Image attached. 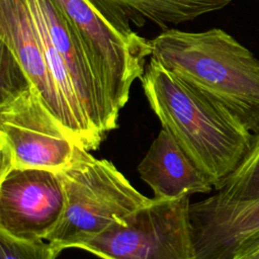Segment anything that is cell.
Segmentation results:
<instances>
[{
  "label": "cell",
  "instance_id": "30bf717a",
  "mask_svg": "<svg viewBox=\"0 0 259 259\" xmlns=\"http://www.w3.org/2000/svg\"><path fill=\"white\" fill-rule=\"evenodd\" d=\"M195 259H234L259 242V200L242 202L217 193L189 206Z\"/></svg>",
  "mask_w": 259,
  "mask_h": 259
},
{
  "label": "cell",
  "instance_id": "7a4b0ae2",
  "mask_svg": "<svg viewBox=\"0 0 259 259\" xmlns=\"http://www.w3.org/2000/svg\"><path fill=\"white\" fill-rule=\"evenodd\" d=\"M150 58L259 133V59L221 28L162 31Z\"/></svg>",
  "mask_w": 259,
  "mask_h": 259
},
{
  "label": "cell",
  "instance_id": "5bb4252c",
  "mask_svg": "<svg viewBox=\"0 0 259 259\" xmlns=\"http://www.w3.org/2000/svg\"><path fill=\"white\" fill-rule=\"evenodd\" d=\"M62 250L44 240H22L0 231V259H56Z\"/></svg>",
  "mask_w": 259,
  "mask_h": 259
},
{
  "label": "cell",
  "instance_id": "8fae6325",
  "mask_svg": "<svg viewBox=\"0 0 259 259\" xmlns=\"http://www.w3.org/2000/svg\"><path fill=\"white\" fill-rule=\"evenodd\" d=\"M138 172L156 199L208 193L213 188L207 176L163 127L139 164Z\"/></svg>",
  "mask_w": 259,
  "mask_h": 259
},
{
  "label": "cell",
  "instance_id": "5b68a950",
  "mask_svg": "<svg viewBox=\"0 0 259 259\" xmlns=\"http://www.w3.org/2000/svg\"><path fill=\"white\" fill-rule=\"evenodd\" d=\"M189 196L151 198L78 248L102 259H195Z\"/></svg>",
  "mask_w": 259,
  "mask_h": 259
},
{
  "label": "cell",
  "instance_id": "6da1fadb",
  "mask_svg": "<svg viewBox=\"0 0 259 259\" xmlns=\"http://www.w3.org/2000/svg\"><path fill=\"white\" fill-rule=\"evenodd\" d=\"M140 79L163 128L220 189L247 154L253 134L219 102L152 59Z\"/></svg>",
  "mask_w": 259,
  "mask_h": 259
},
{
  "label": "cell",
  "instance_id": "3957f363",
  "mask_svg": "<svg viewBox=\"0 0 259 259\" xmlns=\"http://www.w3.org/2000/svg\"><path fill=\"white\" fill-rule=\"evenodd\" d=\"M65 191L62 219L47 241L61 250L78 246L148 203L116 167L76 145L70 163L57 173Z\"/></svg>",
  "mask_w": 259,
  "mask_h": 259
},
{
  "label": "cell",
  "instance_id": "9c48e42d",
  "mask_svg": "<svg viewBox=\"0 0 259 259\" xmlns=\"http://www.w3.org/2000/svg\"><path fill=\"white\" fill-rule=\"evenodd\" d=\"M65 202L56 172L10 170L0 176V231L22 240H46L60 223Z\"/></svg>",
  "mask_w": 259,
  "mask_h": 259
},
{
  "label": "cell",
  "instance_id": "8992f818",
  "mask_svg": "<svg viewBox=\"0 0 259 259\" xmlns=\"http://www.w3.org/2000/svg\"><path fill=\"white\" fill-rule=\"evenodd\" d=\"M76 145L31 86L0 94V176L28 168L58 173Z\"/></svg>",
  "mask_w": 259,
  "mask_h": 259
},
{
  "label": "cell",
  "instance_id": "4fadbf2b",
  "mask_svg": "<svg viewBox=\"0 0 259 259\" xmlns=\"http://www.w3.org/2000/svg\"><path fill=\"white\" fill-rule=\"evenodd\" d=\"M217 194L233 201L259 200V133L253 135L247 154Z\"/></svg>",
  "mask_w": 259,
  "mask_h": 259
},
{
  "label": "cell",
  "instance_id": "7c38bea8",
  "mask_svg": "<svg viewBox=\"0 0 259 259\" xmlns=\"http://www.w3.org/2000/svg\"><path fill=\"white\" fill-rule=\"evenodd\" d=\"M112 10L142 26L151 21L159 26L179 24L221 10L233 0H100Z\"/></svg>",
  "mask_w": 259,
  "mask_h": 259
},
{
  "label": "cell",
  "instance_id": "277c9868",
  "mask_svg": "<svg viewBox=\"0 0 259 259\" xmlns=\"http://www.w3.org/2000/svg\"><path fill=\"white\" fill-rule=\"evenodd\" d=\"M80 35L114 109L119 113L141 78L151 41L100 0H56Z\"/></svg>",
  "mask_w": 259,
  "mask_h": 259
},
{
  "label": "cell",
  "instance_id": "52a82bcc",
  "mask_svg": "<svg viewBox=\"0 0 259 259\" xmlns=\"http://www.w3.org/2000/svg\"><path fill=\"white\" fill-rule=\"evenodd\" d=\"M0 66L18 72L75 143L89 151L82 128L52 78L24 0H0Z\"/></svg>",
  "mask_w": 259,
  "mask_h": 259
},
{
  "label": "cell",
  "instance_id": "ba28073f",
  "mask_svg": "<svg viewBox=\"0 0 259 259\" xmlns=\"http://www.w3.org/2000/svg\"><path fill=\"white\" fill-rule=\"evenodd\" d=\"M40 29L59 51L70 71L86 121L102 142L117 126L114 109L77 30L56 0H24Z\"/></svg>",
  "mask_w": 259,
  "mask_h": 259
},
{
  "label": "cell",
  "instance_id": "9a60e30c",
  "mask_svg": "<svg viewBox=\"0 0 259 259\" xmlns=\"http://www.w3.org/2000/svg\"><path fill=\"white\" fill-rule=\"evenodd\" d=\"M234 259H259V242L238 253Z\"/></svg>",
  "mask_w": 259,
  "mask_h": 259
}]
</instances>
